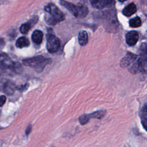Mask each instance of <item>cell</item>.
Returning a JSON list of instances; mask_svg holds the SVG:
<instances>
[{"mask_svg": "<svg viewBox=\"0 0 147 147\" xmlns=\"http://www.w3.org/2000/svg\"><path fill=\"white\" fill-rule=\"evenodd\" d=\"M45 11L46 12L45 20L49 25H55L65 19L64 14L53 3L48 4L45 7Z\"/></svg>", "mask_w": 147, "mask_h": 147, "instance_id": "obj_1", "label": "cell"}, {"mask_svg": "<svg viewBox=\"0 0 147 147\" xmlns=\"http://www.w3.org/2000/svg\"><path fill=\"white\" fill-rule=\"evenodd\" d=\"M60 4L64 6L72 15L78 18H84L88 13L87 7L82 4L74 5L64 0H60Z\"/></svg>", "mask_w": 147, "mask_h": 147, "instance_id": "obj_2", "label": "cell"}, {"mask_svg": "<svg viewBox=\"0 0 147 147\" xmlns=\"http://www.w3.org/2000/svg\"><path fill=\"white\" fill-rule=\"evenodd\" d=\"M51 59H45L42 56H37L22 60L24 65L34 68L38 71H41L44 69V67L48 63H51Z\"/></svg>", "mask_w": 147, "mask_h": 147, "instance_id": "obj_3", "label": "cell"}, {"mask_svg": "<svg viewBox=\"0 0 147 147\" xmlns=\"http://www.w3.org/2000/svg\"><path fill=\"white\" fill-rule=\"evenodd\" d=\"M60 42L59 39L53 34H49L47 37V48L51 53H55L60 47Z\"/></svg>", "mask_w": 147, "mask_h": 147, "instance_id": "obj_4", "label": "cell"}, {"mask_svg": "<svg viewBox=\"0 0 147 147\" xmlns=\"http://www.w3.org/2000/svg\"><path fill=\"white\" fill-rule=\"evenodd\" d=\"M106 111L105 110H98L95 111L92 113L88 114H83L79 117V121L82 125H84L87 123L90 118H97L102 119L105 115Z\"/></svg>", "mask_w": 147, "mask_h": 147, "instance_id": "obj_5", "label": "cell"}, {"mask_svg": "<svg viewBox=\"0 0 147 147\" xmlns=\"http://www.w3.org/2000/svg\"><path fill=\"white\" fill-rule=\"evenodd\" d=\"M92 6L96 9H101L111 7L115 4V0H90Z\"/></svg>", "mask_w": 147, "mask_h": 147, "instance_id": "obj_6", "label": "cell"}, {"mask_svg": "<svg viewBox=\"0 0 147 147\" xmlns=\"http://www.w3.org/2000/svg\"><path fill=\"white\" fill-rule=\"evenodd\" d=\"M137 58L138 57L137 55L130 52H128L121 60L120 65L122 67H127L136 61Z\"/></svg>", "mask_w": 147, "mask_h": 147, "instance_id": "obj_7", "label": "cell"}, {"mask_svg": "<svg viewBox=\"0 0 147 147\" xmlns=\"http://www.w3.org/2000/svg\"><path fill=\"white\" fill-rule=\"evenodd\" d=\"M138 40V34L136 31H130L126 35V42L129 46L136 45Z\"/></svg>", "mask_w": 147, "mask_h": 147, "instance_id": "obj_8", "label": "cell"}, {"mask_svg": "<svg viewBox=\"0 0 147 147\" xmlns=\"http://www.w3.org/2000/svg\"><path fill=\"white\" fill-rule=\"evenodd\" d=\"M38 19V18L37 16H34L28 22L23 24L20 27V32L23 34L27 33L29 31V30L37 22Z\"/></svg>", "mask_w": 147, "mask_h": 147, "instance_id": "obj_9", "label": "cell"}, {"mask_svg": "<svg viewBox=\"0 0 147 147\" xmlns=\"http://www.w3.org/2000/svg\"><path fill=\"white\" fill-rule=\"evenodd\" d=\"M140 117L143 127L147 131V103H145L141 108L140 112Z\"/></svg>", "mask_w": 147, "mask_h": 147, "instance_id": "obj_10", "label": "cell"}, {"mask_svg": "<svg viewBox=\"0 0 147 147\" xmlns=\"http://www.w3.org/2000/svg\"><path fill=\"white\" fill-rule=\"evenodd\" d=\"M138 70L139 72L142 74L147 73V60L143 59L141 57H139L137 60Z\"/></svg>", "mask_w": 147, "mask_h": 147, "instance_id": "obj_11", "label": "cell"}, {"mask_svg": "<svg viewBox=\"0 0 147 147\" xmlns=\"http://www.w3.org/2000/svg\"><path fill=\"white\" fill-rule=\"evenodd\" d=\"M137 11V7L134 3H131L127 5L122 10V13L126 17H129L134 14Z\"/></svg>", "mask_w": 147, "mask_h": 147, "instance_id": "obj_12", "label": "cell"}, {"mask_svg": "<svg viewBox=\"0 0 147 147\" xmlns=\"http://www.w3.org/2000/svg\"><path fill=\"white\" fill-rule=\"evenodd\" d=\"M43 33L41 30H36L33 32L32 35V41L36 44H40L42 40Z\"/></svg>", "mask_w": 147, "mask_h": 147, "instance_id": "obj_13", "label": "cell"}, {"mask_svg": "<svg viewBox=\"0 0 147 147\" xmlns=\"http://www.w3.org/2000/svg\"><path fill=\"white\" fill-rule=\"evenodd\" d=\"M30 42L29 40L25 37H21L17 39L16 42V46L19 48H22L24 47H29Z\"/></svg>", "mask_w": 147, "mask_h": 147, "instance_id": "obj_14", "label": "cell"}, {"mask_svg": "<svg viewBox=\"0 0 147 147\" xmlns=\"http://www.w3.org/2000/svg\"><path fill=\"white\" fill-rule=\"evenodd\" d=\"M78 41L80 45L84 46L88 42V34L87 33L84 31H81L78 35Z\"/></svg>", "mask_w": 147, "mask_h": 147, "instance_id": "obj_15", "label": "cell"}, {"mask_svg": "<svg viewBox=\"0 0 147 147\" xmlns=\"http://www.w3.org/2000/svg\"><path fill=\"white\" fill-rule=\"evenodd\" d=\"M15 91V86L11 82H7L3 87V91L5 94L9 95H13Z\"/></svg>", "mask_w": 147, "mask_h": 147, "instance_id": "obj_16", "label": "cell"}, {"mask_svg": "<svg viewBox=\"0 0 147 147\" xmlns=\"http://www.w3.org/2000/svg\"><path fill=\"white\" fill-rule=\"evenodd\" d=\"M130 26L132 28H137L141 25V20L139 17H136L129 21Z\"/></svg>", "mask_w": 147, "mask_h": 147, "instance_id": "obj_17", "label": "cell"}, {"mask_svg": "<svg viewBox=\"0 0 147 147\" xmlns=\"http://www.w3.org/2000/svg\"><path fill=\"white\" fill-rule=\"evenodd\" d=\"M140 57L147 60V43L144 42L140 47Z\"/></svg>", "mask_w": 147, "mask_h": 147, "instance_id": "obj_18", "label": "cell"}, {"mask_svg": "<svg viewBox=\"0 0 147 147\" xmlns=\"http://www.w3.org/2000/svg\"><path fill=\"white\" fill-rule=\"evenodd\" d=\"M9 59L10 58L7 54H6L4 52H0V66Z\"/></svg>", "mask_w": 147, "mask_h": 147, "instance_id": "obj_19", "label": "cell"}, {"mask_svg": "<svg viewBox=\"0 0 147 147\" xmlns=\"http://www.w3.org/2000/svg\"><path fill=\"white\" fill-rule=\"evenodd\" d=\"M6 100V98L5 95H2L0 96V107L2 106L5 103Z\"/></svg>", "mask_w": 147, "mask_h": 147, "instance_id": "obj_20", "label": "cell"}, {"mask_svg": "<svg viewBox=\"0 0 147 147\" xmlns=\"http://www.w3.org/2000/svg\"><path fill=\"white\" fill-rule=\"evenodd\" d=\"M31 130H32V126H31V125H29L27 127V128H26V130H25V134H26V136H28V135L30 133Z\"/></svg>", "mask_w": 147, "mask_h": 147, "instance_id": "obj_21", "label": "cell"}, {"mask_svg": "<svg viewBox=\"0 0 147 147\" xmlns=\"http://www.w3.org/2000/svg\"><path fill=\"white\" fill-rule=\"evenodd\" d=\"M5 44V41L4 40L3 38H1L0 39V48L2 47Z\"/></svg>", "mask_w": 147, "mask_h": 147, "instance_id": "obj_22", "label": "cell"}, {"mask_svg": "<svg viewBox=\"0 0 147 147\" xmlns=\"http://www.w3.org/2000/svg\"><path fill=\"white\" fill-rule=\"evenodd\" d=\"M126 0H119V1H120L121 2H124V1H126Z\"/></svg>", "mask_w": 147, "mask_h": 147, "instance_id": "obj_23", "label": "cell"}]
</instances>
